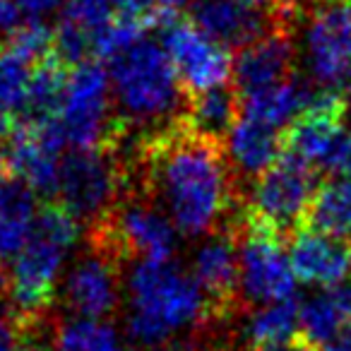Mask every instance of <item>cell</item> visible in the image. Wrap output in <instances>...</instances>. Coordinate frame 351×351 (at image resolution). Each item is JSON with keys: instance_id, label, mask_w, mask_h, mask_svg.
I'll return each mask as SVG.
<instances>
[{"instance_id": "obj_1", "label": "cell", "mask_w": 351, "mask_h": 351, "mask_svg": "<svg viewBox=\"0 0 351 351\" xmlns=\"http://www.w3.org/2000/svg\"><path fill=\"white\" fill-rule=\"evenodd\" d=\"M128 191L152 197L186 236L224 229L243 205L236 171L221 140L195 130L186 116L169 125L125 140Z\"/></svg>"}, {"instance_id": "obj_2", "label": "cell", "mask_w": 351, "mask_h": 351, "mask_svg": "<svg viewBox=\"0 0 351 351\" xmlns=\"http://www.w3.org/2000/svg\"><path fill=\"white\" fill-rule=\"evenodd\" d=\"M128 339L140 351L159 349L173 332L210 322L202 289L171 260H142L128 277Z\"/></svg>"}, {"instance_id": "obj_3", "label": "cell", "mask_w": 351, "mask_h": 351, "mask_svg": "<svg viewBox=\"0 0 351 351\" xmlns=\"http://www.w3.org/2000/svg\"><path fill=\"white\" fill-rule=\"evenodd\" d=\"M77 236L80 221L60 202H49L39 210L34 231L12 260L10 272L12 322L20 335L44 327L58 291L60 269Z\"/></svg>"}, {"instance_id": "obj_4", "label": "cell", "mask_w": 351, "mask_h": 351, "mask_svg": "<svg viewBox=\"0 0 351 351\" xmlns=\"http://www.w3.org/2000/svg\"><path fill=\"white\" fill-rule=\"evenodd\" d=\"M108 77L121 108L118 118L128 128H149L147 132H152L183 116L176 108H181L186 89L166 49L154 41L140 39L113 56Z\"/></svg>"}, {"instance_id": "obj_5", "label": "cell", "mask_w": 351, "mask_h": 351, "mask_svg": "<svg viewBox=\"0 0 351 351\" xmlns=\"http://www.w3.org/2000/svg\"><path fill=\"white\" fill-rule=\"evenodd\" d=\"M125 135L108 145L75 147L60 161L56 195L75 219L87 226L106 217L128 193Z\"/></svg>"}, {"instance_id": "obj_6", "label": "cell", "mask_w": 351, "mask_h": 351, "mask_svg": "<svg viewBox=\"0 0 351 351\" xmlns=\"http://www.w3.org/2000/svg\"><path fill=\"white\" fill-rule=\"evenodd\" d=\"M298 29L317 87L351 92V0H306Z\"/></svg>"}, {"instance_id": "obj_7", "label": "cell", "mask_w": 351, "mask_h": 351, "mask_svg": "<svg viewBox=\"0 0 351 351\" xmlns=\"http://www.w3.org/2000/svg\"><path fill=\"white\" fill-rule=\"evenodd\" d=\"M315 191V169L301 156L282 152V156L253 181L250 200L243 205L245 215L279 236H293L306 224Z\"/></svg>"}, {"instance_id": "obj_8", "label": "cell", "mask_w": 351, "mask_h": 351, "mask_svg": "<svg viewBox=\"0 0 351 351\" xmlns=\"http://www.w3.org/2000/svg\"><path fill=\"white\" fill-rule=\"evenodd\" d=\"M58 121L68 142L77 149L108 145L128 132L125 123L111 116V77L97 58L70 70Z\"/></svg>"}, {"instance_id": "obj_9", "label": "cell", "mask_w": 351, "mask_h": 351, "mask_svg": "<svg viewBox=\"0 0 351 351\" xmlns=\"http://www.w3.org/2000/svg\"><path fill=\"white\" fill-rule=\"evenodd\" d=\"M241 291L243 303H272L296 296V274L282 250V236L250 219L245 207L239 219Z\"/></svg>"}, {"instance_id": "obj_10", "label": "cell", "mask_w": 351, "mask_h": 351, "mask_svg": "<svg viewBox=\"0 0 351 351\" xmlns=\"http://www.w3.org/2000/svg\"><path fill=\"white\" fill-rule=\"evenodd\" d=\"M8 147V171L25 181L36 195H56L60 178V152L68 137L58 118L29 121L20 118Z\"/></svg>"}, {"instance_id": "obj_11", "label": "cell", "mask_w": 351, "mask_h": 351, "mask_svg": "<svg viewBox=\"0 0 351 351\" xmlns=\"http://www.w3.org/2000/svg\"><path fill=\"white\" fill-rule=\"evenodd\" d=\"M193 279L202 289L210 308V322H226L243 306L241 291V255L239 229L224 226L215 231L197 248L193 258Z\"/></svg>"}, {"instance_id": "obj_12", "label": "cell", "mask_w": 351, "mask_h": 351, "mask_svg": "<svg viewBox=\"0 0 351 351\" xmlns=\"http://www.w3.org/2000/svg\"><path fill=\"white\" fill-rule=\"evenodd\" d=\"M164 49L181 77L186 94L221 87L234 75L226 46L217 44L193 22L176 20L164 27Z\"/></svg>"}, {"instance_id": "obj_13", "label": "cell", "mask_w": 351, "mask_h": 351, "mask_svg": "<svg viewBox=\"0 0 351 351\" xmlns=\"http://www.w3.org/2000/svg\"><path fill=\"white\" fill-rule=\"evenodd\" d=\"M63 301L77 317L104 320L113 315L121 303V263L89 248L65 277Z\"/></svg>"}, {"instance_id": "obj_14", "label": "cell", "mask_w": 351, "mask_h": 351, "mask_svg": "<svg viewBox=\"0 0 351 351\" xmlns=\"http://www.w3.org/2000/svg\"><path fill=\"white\" fill-rule=\"evenodd\" d=\"M293 56H296L293 34L272 27L265 36L250 41L239 51L231 75L234 87L239 89L241 97H248L287 82L289 77H293Z\"/></svg>"}, {"instance_id": "obj_15", "label": "cell", "mask_w": 351, "mask_h": 351, "mask_svg": "<svg viewBox=\"0 0 351 351\" xmlns=\"http://www.w3.org/2000/svg\"><path fill=\"white\" fill-rule=\"evenodd\" d=\"M289 263L296 279L317 287H339L351 274L349 241L320 234L315 229H298L291 236Z\"/></svg>"}, {"instance_id": "obj_16", "label": "cell", "mask_w": 351, "mask_h": 351, "mask_svg": "<svg viewBox=\"0 0 351 351\" xmlns=\"http://www.w3.org/2000/svg\"><path fill=\"white\" fill-rule=\"evenodd\" d=\"M193 25L226 49H243L272 29V17L239 0H197L193 3Z\"/></svg>"}, {"instance_id": "obj_17", "label": "cell", "mask_w": 351, "mask_h": 351, "mask_svg": "<svg viewBox=\"0 0 351 351\" xmlns=\"http://www.w3.org/2000/svg\"><path fill=\"white\" fill-rule=\"evenodd\" d=\"M226 152H229L236 176L255 181L282 156L284 132L241 113V118L226 137Z\"/></svg>"}, {"instance_id": "obj_18", "label": "cell", "mask_w": 351, "mask_h": 351, "mask_svg": "<svg viewBox=\"0 0 351 351\" xmlns=\"http://www.w3.org/2000/svg\"><path fill=\"white\" fill-rule=\"evenodd\" d=\"M36 193L20 178L0 181V260H15L36 224Z\"/></svg>"}, {"instance_id": "obj_19", "label": "cell", "mask_w": 351, "mask_h": 351, "mask_svg": "<svg viewBox=\"0 0 351 351\" xmlns=\"http://www.w3.org/2000/svg\"><path fill=\"white\" fill-rule=\"evenodd\" d=\"M311 94V84L293 75V77H289L282 84H274V87H267L263 92L241 97V113L255 118L260 123H267V125L279 130L282 125L293 123L306 111Z\"/></svg>"}, {"instance_id": "obj_20", "label": "cell", "mask_w": 351, "mask_h": 351, "mask_svg": "<svg viewBox=\"0 0 351 351\" xmlns=\"http://www.w3.org/2000/svg\"><path fill=\"white\" fill-rule=\"evenodd\" d=\"M183 116L195 130L226 142L231 128L241 118V94L236 87H215L207 92L186 94Z\"/></svg>"}, {"instance_id": "obj_21", "label": "cell", "mask_w": 351, "mask_h": 351, "mask_svg": "<svg viewBox=\"0 0 351 351\" xmlns=\"http://www.w3.org/2000/svg\"><path fill=\"white\" fill-rule=\"evenodd\" d=\"M68 63L56 53H49L39 63H34L29 84H27L25 108H22L25 118H29V121L58 118L65 89H68Z\"/></svg>"}, {"instance_id": "obj_22", "label": "cell", "mask_w": 351, "mask_h": 351, "mask_svg": "<svg viewBox=\"0 0 351 351\" xmlns=\"http://www.w3.org/2000/svg\"><path fill=\"white\" fill-rule=\"evenodd\" d=\"M306 224L320 234L351 241V183L335 176L317 186Z\"/></svg>"}, {"instance_id": "obj_23", "label": "cell", "mask_w": 351, "mask_h": 351, "mask_svg": "<svg viewBox=\"0 0 351 351\" xmlns=\"http://www.w3.org/2000/svg\"><path fill=\"white\" fill-rule=\"evenodd\" d=\"M298 325H301V306L293 296L265 303L263 308L250 313L243 322V337L250 346L258 349V346L274 344V341L291 339Z\"/></svg>"}, {"instance_id": "obj_24", "label": "cell", "mask_w": 351, "mask_h": 351, "mask_svg": "<svg viewBox=\"0 0 351 351\" xmlns=\"http://www.w3.org/2000/svg\"><path fill=\"white\" fill-rule=\"evenodd\" d=\"M56 351H125V341L106 320L70 317L53 330Z\"/></svg>"}, {"instance_id": "obj_25", "label": "cell", "mask_w": 351, "mask_h": 351, "mask_svg": "<svg viewBox=\"0 0 351 351\" xmlns=\"http://www.w3.org/2000/svg\"><path fill=\"white\" fill-rule=\"evenodd\" d=\"M29 60L20 58L12 51L0 53V137L12 132L15 123L20 121V111L25 108L27 84L32 70Z\"/></svg>"}, {"instance_id": "obj_26", "label": "cell", "mask_w": 351, "mask_h": 351, "mask_svg": "<svg viewBox=\"0 0 351 351\" xmlns=\"http://www.w3.org/2000/svg\"><path fill=\"white\" fill-rule=\"evenodd\" d=\"M121 12V0H65L60 20L77 27L92 39V44H97L101 32H106Z\"/></svg>"}, {"instance_id": "obj_27", "label": "cell", "mask_w": 351, "mask_h": 351, "mask_svg": "<svg viewBox=\"0 0 351 351\" xmlns=\"http://www.w3.org/2000/svg\"><path fill=\"white\" fill-rule=\"evenodd\" d=\"M53 39L56 34L49 25H44L41 20H29L15 34H10L8 51H12V53H17L20 58L29 60L34 65L49 53H53Z\"/></svg>"}, {"instance_id": "obj_28", "label": "cell", "mask_w": 351, "mask_h": 351, "mask_svg": "<svg viewBox=\"0 0 351 351\" xmlns=\"http://www.w3.org/2000/svg\"><path fill=\"white\" fill-rule=\"evenodd\" d=\"M22 27V8L17 0H0V34L10 36Z\"/></svg>"}, {"instance_id": "obj_29", "label": "cell", "mask_w": 351, "mask_h": 351, "mask_svg": "<svg viewBox=\"0 0 351 351\" xmlns=\"http://www.w3.org/2000/svg\"><path fill=\"white\" fill-rule=\"evenodd\" d=\"M332 171H335L337 178H344V181L351 183V135L344 137L341 147L337 149L335 159H332Z\"/></svg>"}, {"instance_id": "obj_30", "label": "cell", "mask_w": 351, "mask_h": 351, "mask_svg": "<svg viewBox=\"0 0 351 351\" xmlns=\"http://www.w3.org/2000/svg\"><path fill=\"white\" fill-rule=\"evenodd\" d=\"M255 351H320V349H317V346L313 344L311 339H306V337H291V339L258 346Z\"/></svg>"}, {"instance_id": "obj_31", "label": "cell", "mask_w": 351, "mask_h": 351, "mask_svg": "<svg viewBox=\"0 0 351 351\" xmlns=\"http://www.w3.org/2000/svg\"><path fill=\"white\" fill-rule=\"evenodd\" d=\"M17 3H20L25 15H29L32 20H39V17L53 12L56 8H60V3H65V0H17Z\"/></svg>"}, {"instance_id": "obj_32", "label": "cell", "mask_w": 351, "mask_h": 351, "mask_svg": "<svg viewBox=\"0 0 351 351\" xmlns=\"http://www.w3.org/2000/svg\"><path fill=\"white\" fill-rule=\"evenodd\" d=\"M17 341H20V332H17L12 317L10 320L0 317V351H17Z\"/></svg>"}, {"instance_id": "obj_33", "label": "cell", "mask_w": 351, "mask_h": 351, "mask_svg": "<svg viewBox=\"0 0 351 351\" xmlns=\"http://www.w3.org/2000/svg\"><path fill=\"white\" fill-rule=\"evenodd\" d=\"M320 351H351V320H346L344 327L325 346H320Z\"/></svg>"}, {"instance_id": "obj_34", "label": "cell", "mask_w": 351, "mask_h": 351, "mask_svg": "<svg viewBox=\"0 0 351 351\" xmlns=\"http://www.w3.org/2000/svg\"><path fill=\"white\" fill-rule=\"evenodd\" d=\"M121 5H123V10H125V12L142 15V17H147V20H149L152 10H154V5H156V0H121Z\"/></svg>"}, {"instance_id": "obj_35", "label": "cell", "mask_w": 351, "mask_h": 351, "mask_svg": "<svg viewBox=\"0 0 351 351\" xmlns=\"http://www.w3.org/2000/svg\"><path fill=\"white\" fill-rule=\"evenodd\" d=\"M41 332H32V335H20V344H17V351H46L39 341Z\"/></svg>"}, {"instance_id": "obj_36", "label": "cell", "mask_w": 351, "mask_h": 351, "mask_svg": "<svg viewBox=\"0 0 351 351\" xmlns=\"http://www.w3.org/2000/svg\"><path fill=\"white\" fill-rule=\"evenodd\" d=\"M243 5L248 8H258V10H265V12H272V8L277 5V0H239Z\"/></svg>"}, {"instance_id": "obj_37", "label": "cell", "mask_w": 351, "mask_h": 351, "mask_svg": "<svg viewBox=\"0 0 351 351\" xmlns=\"http://www.w3.org/2000/svg\"><path fill=\"white\" fill-rule=\"evenodd\" d=\"M10 293V274L5 272V267H3V263H0V301Z\"/></svg>"}, {"instance_id": "obj_38", "label": "cell", "mask_w": 351, "mask_h": 351, "mask_svg": "<svg viewBox=\"0 0 351 351\" xmlns=\"http://www.w3.org/2000/svg\"><path fill=\"white\" fill-rule=\"evenodd\" d=\"M5 171H8V156H5V152L0 149V181H3V176H5Z\"/></svg>"}]
</instances>
